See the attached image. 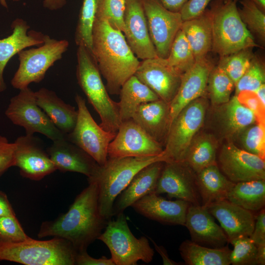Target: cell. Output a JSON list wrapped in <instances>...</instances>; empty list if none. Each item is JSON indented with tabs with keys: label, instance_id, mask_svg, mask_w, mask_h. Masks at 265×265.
I'll list each match as a JSON object with an SVG mask.
<instances>
[{
	"label": "cell",
	"instance_id": "6da1fadb",
	"mask_svg": "<svg viewBox=\"0 0 265 265\" xmlns=\"http://www.w3.org/2000/svg\"><path fill=\"white\" fill-rule=\"evenodd\" d=\"M88 181V186L77 196L65 213L41 224L37 234L39 238H64L73 244L77 252L87 250L88 246L98 239L108 220L100 212L96 182Z\"/></svg>",
	"mask_w": 265,
	"mask_h": 265
},
{
	"label": "cell",
	"instance_id": "7a4b0ae2",
	"mask_svg": "<svg viewBox=\"0 0 265 265\" xmlns=\"http://www.w3.org/2000/svg\"><path fill=\"white\" fill-rule=\"evenodd\" d=\"M92 52L101 74L106 80L108 93L119 94L123 84L134 75L140 64L123 33L112 28L106 20L95 16Z\"/></svg>",
	"mask_w": 265,
	"mask_h": 265
},
{
	"label": "cell",
	"instance_id": "3957f363",
	"mask_svg": "<svg viewBox=\"0 0 265 265\" xmlns=\"http://www.w3.org/2000/svg\"><path fill=\"white\" fill-rule=\"evenodd\" d=\"M77 56L76 77L79 85L99 114L100 126L107 132L116 133L122 122L118 103L109 96L92 53L81 45L78 46Z\"/></svg>",
	"mask_w": 265,
	"mask_h": 265
},
{
	"label": "cell",
	"instance_id": "277c9868",
	"mask_svg": "<svg viewBox=\"0 0 265 265\" xmlns=\"http://www.w3.org/2000/svg\"><path fill=\"white\" fill-rule=\"evenodd\" d=\"M164 161L162 155L147 157L108 158L88 180L96 182L98 188L100 212L109 220L112 216L114 202L134 175L145 166L156 161Z\"/></svg>",
	"mask_w": 265,
	"mask_h": 265
},
{
	"label": "cell",
	"instance_id": "5b68a950",
	"mask_svg": "<svg viewBox=\"0 0 265 265\" xmlns=\"http://www.w3.org/2000/svg\"><path fill=\"white\" fill-rule=\"evenodd\" d=\"M77 253L69 241L58 237L47 240L29 237L20 242H0V262L25 265H74Z\"/></svg>",
	"mask_w": 265,
	"mask_h": 265
},
{
	"label": "cell",
	"instance_id": "8992f818",
	"mask_svg": "<svg viewBox=\"0 0 265 265\" xmlns=\"http://www.w3.org/2000/svg\"><path fill=\"white\" fill-rule=\"evenodd\" d=\"M211 12L212 50L220 57L259 47L240 18L236 1L229 0L215 5Z\"/></svg>",
	"mask_w": 265,
	"mask_h": 265
},
{
	"label": "cell",
	"instance_id": "52a82bcc",
	"mask_svg": "<svg viewBox=\"0 0 265 265\" xmlns=\"http://www.w3.org/2000/svg\"><path fill=\"white\" fill-rule=\"evenodd\" d=\"M109 219L98 239L108 247L115 265H136L139 261L146 263L153 259L154 250L145 237L136 238L132 233L124 212Z\"/></svg>",
	"mask_w": 265,
	"mask_h": 265
},
{
	"label": "cell",
	"instance_id": "ba28073f",
	"mask_svg": "<svg viewBox=\"0 0 265 265\" xmlns=\"http://www.w3.org/2000/svg\"><path fill=\"white\" fill-rule=\"evenodd\" d=\"M207 102L201 97L186 106L172 121L164 146V162H183L204 122Z\"/></svg>",
	"mask_w": 265,
	"mask_h": 265
},
{
	"label": "cell",
	"instance_id": "9c48e42d",
	"mask_svg": "<svg viewBox=\"0 0 265 265\" xmlns=\"http://www.w3.org/2000/svg\"><path fill=\"white\" fill-rule=\"evenodd\" d=\"M69 44L67 40H56L45 35L42 45L20 52L19 66L11 80L12 86L21 90L31 83L41 81L48 70L62 58Z\"/></svg>",
	"mask_w": 265,
	"mask_h": 265
},
{
	"label": "cell",
	"instance_id": "30bf717a",
	"mask_svg": "<svg viewBox=\"0 0 265 265\" xmlns=\"http://www.w3.org/2000/svg\"><path fill=\"white\" fill-rule=\"evenodd\" d=\"M5 114L13 124L23 127L26 134L39 133L53 141L66 136L38 106L35 92L29 87L20 90L11 98Z\"/></svg>",
	"mask_w": 265,
	"mask_h": 265
},
{
	"label": "cell",
	"instance_id": "8fae6325",
	"mask_svg": "<svg viewBox=\"0 0 265 265\" xmlns=\"http://www.w3.org/2000/svg\"><path fill=\"white\" fill-rule=\"evenodd\" d=\"M75 99L78 106L77 120L72 131L66 134V138L87 153L99 165H103L108 158L109 144L116 133L107 132L97 124L80 95L77 94Z\"/></svg>",
	"mask_w": 265,
	"mask_h": 265
},
{
	"label": "cell",
	"instance_id": "7c38bea8",
	"mask_svg": "<svg viewBox=\"0 0 265 265\" xmlns=\"http://www.w3.org/2000/svg\"><path fill=\"white\" fill-rule=\"evenodd\" d=\"M149 32L158 57L166 58L183 22L179 12L166 8L159 0H142Z\"/></svg>",
	"mask_w": 265,
	"mask_h": 265
},
{
	"label": "cell",
	"instance_id": "4fadbf2b",
	"mask_svg": "<svg viewBox=\"0 0 265 265\" xmlns=\"http://www.w3.org/2000/svg\"><path fill=\"white\" fill-rule=\"evenodd\" d=\"M163 147L150 137L132 119L121 122L109 143L108 158L147 157L160 155Z\"/></svg>",
	"mask_w": 265,
	"mask_h": 265
},
{
	"label": "cell",
	"instance_id": "5bb4252c",
	"mask_svg": "<svg viewBox=\"0 0 265 265\" xmlns=\"http://www.w3.org/2000/svg\"><path fill=\"white\" fill-rule=\"evenodd\" d=\"M155 192L190 204L201 205L196 173L184 162H164Z\"/></svg>",
	"mask_w": 265,
	"mask_h": 265
},
{
	"label": "cell",
	"instance_id": "9a60e30c",
	"mask_svg": "<svg viewBox=\"0 0 265 265\" xmlns=\"http://www.w3.org/2000/svg\"><path fill=\"white\" fill-rule=\"evenodd\" d=\"M218 161L223 174L234 183L265 180V159L239 148L232 141L222 146Z\"/></svg>",
	"mask_w": 265,
	"mask_h": 265
},
{
	"label": "cell",
	"instance_id": "2e32d148",
	"mask_svg": "<svg viewBox=\"0 0 265 265\" xmlns=\"http://www.w3.org/2000/svg\"><path fill=\"white\" fill-rule=\"evenodd\" d=\"M134 75L168 104L178 90L182 76L166 58L158 56L140 61Z\"/></svg>",
	"mask_w": 265,
	"mask_h": 265
},
{
	"label": "cell",
	"instance_id": "e0dca14e",
	"mask_svg": "<svg viewBox=\"0 0 265 265\" xmlns=\"http://www.w3.org/2000/svg\"><path fill=\"white\" fill-rule=\"evenodd\" d=\"M14 143L15 166L19 168L23 177L39 181L56 170L47 150L33 135L20 136Z\"/></svg>",
	"mask_w": 265,
	"mask_h": 265
},
{
	"label": "cell",
	"instance_id": "ac0fdd59",
	"mask_svg": "<svg viewBox=\"0 0 265 265\" xmlns=\"http://www.w3.org/2000/svg\"><path fill=\"white\" fill-rule=\"evenodd\" d=\"M124 23L125 37L136 57L142 60L157 57L142 0H126Z\"/></svg>",
	"mask_w": 265,
	"mask_h": 265
},
{
	"label": "cell",
	"instance_id": "d6986e66",
	"mask_svg": "<svg viewBox=\"0 0 265 265\" xmlns=\"http://www.w3.org/2000/svg\"><path fill=\"white\" fill-rule=\"evenodd\" d=\"M207 57L196 60L181 78L178 90L169 104L171 123L180 112L193 101L204 96L208 78L213 67Z\"/></svg>",
	"mask_w": 265,
	"mask_h": 265
},
{
	"label": "cell",
	"instance_id": "ffe728a7",
	"mask_svg": "<svg viewBox=\"0 0 265 265\" xmlns=\"http://www.w3.org/2000/svg\"><path fill=\"white\" fill-rule=\"evenodd\" d=\"M185 226L189 231L192 241L205 246L218 248L229 243L227 237L207 208L190 204Z\"/></svg>",
	"mask_w": 265,
	"mask_h": 265
},
{
	"label": "cell",
	"instance_id": "44dd1931",
	"mask_svg": "<svg viewBox=\"0 0 265 265\" xmlns=\"http://www.w3.org/2000/svg\"><path fill=\"white\" fill-rule=\"evenodd\" d=\"M190 204L180 199L167 200L154 192L140 198L131 207L150 219L164 224L185 226Z\"/></svg>",
	"mask_w": 265,
	"mask_h": 265
},
{
	"label": "cell",
	"instance_id": "7402d4cb",
	"mask_svg": "<svg viewBox=\"0 0 265 265\" xmlns=\"http://www.w3.org/2000/svg\"><path fill=\"white\" fill-rule=\"evenodd\" d=\"M206 208L219 221L229 243L237 238L251 236L255 222L252 212L227 199L213 203Z\"/></svg>",
	"mask_w": 265,
	"mask_h": 265
},
{
	"label": "cell",
	"instance_id": "603a6c76",
	"mask_svg": "<svg viewBox=\"0 0 265 265\" xmlns=\"http://www.w3.org/2000/svg\"><path fill=\"white\" fill-rule=\"evenodd\" d=\"M47 152L56 167L62 172H73L90 178L99 165L87 153L66 137L53 141Z\"/></svg>",
	"mask_w": 265,
	"mask_h": 265
},
{
	"label": "cell",
	"instance_id": "cb8c5ba5",
	"mask_svg": "<svg viewBox=\"0 0 265 265\" xmlns=\"http://www.w3.org/2000/svg\"><path fill=\"white\" fill-rule=\"evenodd\" d=\"M12 33L0 39V92L6 89L3 71L9 60L21 51L31 46H39L44 42L45 35L34 30L28 31L30 26L20 18L13 21L11 25Z\"/></svg>",
	"mask_w": 265,
	"mask_h": 265
},
{
	"label": "cell",
	"instance_id": "d4e9b609",
	"mask_svg": "<svg viewBox=\"0 0 265 265\" xmlns=\"http://www.w3.org/2000/svg\"><path fill=\"white\" fill-rule=\"evenodd\" d=\"M164 161L153 162L139 170L116 198L112 216L124 211L144 196L155 191Z\"/></svg>",
	"mask_w": 265,
	"mask_h": 265
},
{
	"label": "cell",
	"instance_id": "484cf974",
	"mask_svg": "<svg viewBox=\"0 0 265 265\" xmlns=\"http://www.w3.org/2000/svg\"><path fill=\"white\" fill-rule=\"evenodd\" d=\"M132 119L164 148L171 124L169 104L160 99L143 104Z\"/></svg>",
	"mask_w": 265,
	"mask_h": 265
},
{
	"label": "cell",
	"instance_id": "4316f807",
	"mask_svg": "<svg viewBox=\"0 0 265 265\" xmlns=\"http://www.w3.org/2000/svg\"><path fill=\"white\" fill-rule=\"evenodd\" d=\"M38 106L45 112L55 127L65 134L74 128L78 118V110L68 104L56 93L46 88L35 92Z\"/></svg>",
	"mask_w": 265,
	"mask_h": 265
},
{
	"label": "cell",
	"instance_id": "83f0119b",
	"mask_svg": "<svg viewBox=\"0 0 265 265\" xmlns=\"http://www.w3.org/2000/svg\"><path fill=\"white\" fill-rule=\"evenodd\" d=\"M217 106L218 126L222 134L228 139L235 138L244 129L257 122L254 113L242 105L236 95Z\"/></svg>",
	"mask_w": 265,
	"mask_h": 265
},
{
	"label": "cell",
	"instance_id": "f1b7e54d",
	"mask_svg": "<svg viewBox=\"0 0 265 265\" xmlns=\"http://www.w3.org/2000/svg\"><path fill=\"white\" fill-rule=\"evenodd\" d=\"M201 205L227 199L235 183L230 181L220 170L217 163L211 165L196 174Z\"/></svg>",
	"mask_w": 265,
	"mask_h": 265
},
{
	"label": "cell",
	"instance_id": "f546056e",
	"mask_svg": "<svg viewBox=\"0 0 265 265\" xmlns=\"http://www.w3.org/2000/svg\"><path fill=\"white\" fill-rule=\"evenodd\" d=\"M181 29L190 45L196 61L206 57L212 48L211 9L206 10L198 17L183 21Z\"/></svg>",
	"mask_w": 265,
	"mask_h": 265
},
{
	"label": "cell",
	"instance_id": "4dcf8cb0",
	"mask_svg": "<svg viewBox=\"0 0 265 265\" xmlns=\"http://www.w3.org/2000/svg\"><path fill=\"white\" fill-rule=\"evenodd\" d=\"M118 103L121 122L132 119L137 108L142 104L157 101L159 97L134 75L122 86Z\"/></svg>",
	"mask_w": 265,
	"mask_h": 265
},
{
	"label": "cell",
	"instance_id": "1f68e13d",
	"mask_svg": "<svg viewBox=\"0 0 265 265\" xmlns=\"http://www.w3.org/2000/svg\"><path fill=\"white\" fill-rule=\"evenodd\" d=\"M181 256L187 265H229L231 250L228 244L218 247H210L192 240H184L179 248Z\"/></svg>",
	"mask_w": 265,
	"mask_h": 265
},
{
	"label": "cell",
	"instance_id": "d6a6232c",
	"mask_svg": "<svg viewBox=\"0 0 265 265\" xmlns=\"http://www.w3.org/2000/svg\"><path fill=\"white\" fill-rule=\"evenodd\" d=\"M227 200L251 212L260 211L265 204V180L235 183Z\"/></svg>",
	"mask_w": 265,
	"mask_h": 265
},
{
	"label": "cell",
	"instance_id": "836d02e7",
	"mask_svg": "<svg viewBox=\"0 0 265 265\" xmlns=\"http://www.w3.org/2000/svg\"><path fill=\"white\" fill-rule=\"evenodd\" d=\"M216 144L210 134H203L192 140L184 162L196 174L216 162Z\"/></svg>",
	"mask_w": 265,
	"mask_h": 265
},
{
	"label": "cell",
	"instance_id": "e575fe53",
	"mask_svg": "<svg viewBox=\"0 0 265 265\" xmlns=\"http://www.w3.org/2000/svg\"><path fill=\"white\" fill-rule=\"evenodd\" d=\"M235 83L218 65L213 66L208 80V90L212 104L219 106L228 102Z\"/></svg>",
	"mask_w": 265,
	"mask_h": 265
},
{
	"label": "cell",
	"instance_id": "d590c367",
	"mask_svg": "<svg viewBox=\"0 0 265 265\" xmlns=\"http://www.w3.org/2000/svg\"><path fill=\"white\" fill-rule=\"evenodd\" d=\"M166 59L169 64L181 75L189 69L196 62L190 45L181 29L174 39Z\"/></svg>",
	"mask_w": 265,
	"mask_h": 265
},
{
	"label": "cell",
	"instance_id": "8d00e7d4",
	"mask_svg": "<svg viewBox=\"0 0 265 265\" xmlns=\"http://www.w3.org/2000/svg\"><path fill=\"white\" fill-rule=\"evenodd\" d=\"M96 11V0H83L75 35L76 45H83L91 52L92 28Z\"/></svg>",
	"mask_w": 265,
	"mask_h": 265
},
{
	"label": "cell",
	"instance_id": "74e56055",
	"mask_svg": "<svg viewBox=\"0 0 265 265\" xmlns=\"http://www.w3.org/2000/svg\"><path fill=\"white\" fill-rule=\"evenodd\" d=\"M239 16L250 33L262 44L265 41V14L250 0H242Z\"/></svg>",
	"mask_w": 265,
	"mask_h": 265
},
{
	"label": "cell",
	"instance_id": "f35d334b",
	"mask_svg": "<svg viewBox=\"0 0 265 265\" xmlns=\"http://www.w3.org/2000/svg\"><path fill=\"white\" fill-rule=\"evenodd\" d=\"M252 49H246L220 57L218 65L235 84L249 67L254 57Z\"/></svg>",
	"mask_w": 265,
	"mask_h": 265
},
{
	"label": "cell",
	"instance_id": "ab89813d",
	"mask_svg": "<svg viewBox=\"0 0 265 265\" xmlns=\"http://www.w3.org/2000/svg\"><path fill=\"white\" fill-rule=\"evenodd\" d=\"M238 137L241 149L265 158V124L256 122L244 129Z\"/></svg>",
	"mask_w": 265,
	"mask_h": 265
},
{
	"label": "cell",
	"instance_id": "60d3db41",
	"mask_svg": "<svg viewBox=\"0 0 265 265\" xmlns=\"http://www.w3.org/2000/svg\"><path fill=\"white\" fill-rule=\"evenodd\" d=\"M126 0H96L95 16L107 21L114 29L125 32Z\"/></svg>",
	"mask_w": 265,
	"mask_h": 265
},
{
	"label": "cell",
	"instance_id": "b9f144b4",
	"mask_svg": "<svg viewBox=\"0 0 265 265\" xmlns=\"http://www.w3.org/2000/svg\"><path fill=\"white\" fill-rule=\"evenodd\" d=\"M234 249L230 255L233 265H257V247L249 237H241L232 241Z\"/></svg>",
	"mask_w": 265,
	"mask_h": 265
},
{
	"label": "cell",
	"instance_id": "7bdbcfd3",
	"mask_svg": "<svg viewBox=\"0 0 265 265\" xmlns=\"http://www.w3.org/2000/svg\"><path fill=\"white\" fill-rule=\"evenodd\" d=\"M265 82L264 65L254 56L248 68L235 85V95L243 90L255 91Z\"/></svg>",
	"mask_w": 265,
	"mask_h": 265
},
{
	"label": "cell",
	"instance_id": "ee69618b",
	"mask_svg": "<svg viewBox=\"0 0 265 265\" xmlns=\"http://www.w3.org/2000/svg\"><path fill=\"white\" fill-rule=\"evenodd\" d=\"M29 237L25 232L15 214L0 217V242H20Z\"/></svg>",
	"mask_w": 265,
	"mask_h": 265
},
{
	"label": "cell",
	"instance_id": "f6af8a7d",
	"mask_svg": "<svg viewBox=\"0 0 265 265\" xmlns=\"http://www.w3.org/2000/svg\"><path fill=\"white\" fill-rule=\"evenodd\" d=\"M236 96L242 105L254 113L257 122L265 124V106L254 91L243 90Z\"/></svg>",
	"mask_w": 265,
	"mask_h": 265
},
{
	"label": "cell",
	"instance_id": "bcb514c9",
	"mask_svg": "<svg viewBox=\"0 0 265 265\" xmlns=\"http://www.w3.org/2000/svg\"><path fill=\"white\" fill-rule=\"evenodd\" d=\"M15 148L14 142H9L5 137L0 135V176L15 166Z\"/></svg>",
	"mask_w": 265,
	"mask_h": 265
},
{
	"label": "cell",
	"instance_id": "7dc6e473",
	"mask_svg": "<svg viewBox=\"0 0 265 265\" xmlns=\"http://www.w3.org/2000/svg\"><path fill=\"white\" fill-rule=\"evenodd\" d=\"M211 0H187L179 12L183 21L199 16L206 10Z\"/></svg>",
	"mask_w": 265,
	"mask_h": 265
},
{
	"label": "cell",
	"instance_id": "c3c4849f",
	"mask_svg": "<svg viewBox=\"0 0 265 265\" xmlns=\"http://www.w3.org/2000/svg\"><path fill=\"white\" fill-rule=\"evenodd\" d=\"M250 238L257 246L265 243V211L262 209L257 217Z\"/></svg>",
	"mask_w": 265,
	"mask_h": 265
},
{
	"label": "cell",
	"instance_id": "681fc988",
	"mask_svg": "<svg viewBox=\"0 0 265 265\" xmlns=\"http://www.w3.org/2000/svg\"><path fill=\"white\" fill-rule=\"evenodd\" d=\"M75 265H115L111 258L103 256L100 258H94L89 255L87 250L77 252Z\"/></svg>",
	"mask_w": 265,
	"mask_h": 265
},
{
	"label": "cell",
	"instance_id": "f907efd6",
	"mask_svg": "<svg viewBox=\"0 0 265 265\" xmlns=\"http://www.w3.org/2000/svg\"><path fill=\"white\" fill-rule=\"evenodd\" d=\"M15 214L6 194L0 191V217Z\"/></svg>",
	"mask_w": 265,
	"mask_h": 265
},
{
	"label": "cell",
	"instance_id": "816d5d0a",
	"mask_svg": "<svg viewBox=\"0 0 265 265\" xmlns=\"http://www.w3.org/2000/svg\"><path fill=\"white\" fill-rule=\"evenodd\" d=\"M187 0H159L167 9L173 12H179Z\"/></svg>",
	"mask_w": 265,
	"mask_h": 265
},
{
	"label": "cell",
	"instance_id": "f5cc1de1",
	"mask_svg": "<svg viewBox=\"0 0 265 265\" xmlns=\"http://www.w3.org/2000/svg\"><path fill=\"white\" fill-rule=\"evenodd\" d=\"M66 3V0H44L43 6L49 10H55L62 8Z\"/></svg>",
	"mask_w": 265,
	"mask_h": 265
},
{
	"label": "cell",
	"instance_id": "db71d44e",
	"mask_svg": "<svg viewBox=\"0 0 265 265\" xmlns=\"http://www.w3.org/2000/svg\"><path fill=\"white\" fill-rule=\"evenodd\" d=\"M155 247L156 250L159 252L162 257L163 265H179L178 263L170 259L167 253V252L165 248L161 246H158L156 244L154 241L152 240Z\"/></svg>",
	"mask_w": 265,
	"mask_h": 265
},
{
	"label": "cell",
	"instance_id": "11a10c76",
	"mask_svg": "<svg viewBox=\"0 0 265 265\" xmlns=\"http://www.w3.org/2000/svg\"><path fill=\"white\" fill-rule=\"evenodd\" d=\"M257 247L256 262L257 265H265V243L259 245Z\"/></svg>",
	"mask_w": 265,
	"mask_h": 265
},
{
	"label": "cell",
	"instance_id": "9f6ffc18",
	"mask_svg": "<svg viewBox=\"0 0 265 265\" xmlns=\"http://www.w3.org/2000/svg\"><path fill=\"white\" fill-rule=\"evenodd\" d=\"M254 92L263 105L265 106V84H262Z\"/></svg>",
	"mask_w": 265,
	"mask_h": 265
},
{
	"label": "cell",
	"instance_id": "6f0895ef",
	"mask_svg": "<svg viewBox=\"0 0 265 265\" xmlns=\"http://www.w3.org/2000/svg\"><path fill=\"white\" fill-rule=\"evenodd\" d=\"M258 6L261 10H265V0H250Z\"/></svg>",
	"mask_w": 265,
	"mask_h": 265
},
{
	"label": "cell",
	"instance_id": "680465c9",
	"mask_svg": "<svg viewBox=\"0 0 265 265\" xmlns=\"http://www.w3.org/2000/svg\"><path fill=\"white\" fill-rule=\"evenodd\" d=\"M224 1H229V0H233V1H237V0H224Z\"/></svg>",
	"mask_w": 265,
	"mask_h": 265
},
{
	"label": "cell",
	"instance_id": "91938a15",
	"mask_svg": "<svg viewBox=\"0 0 265 265\" xmlns=\"http://www.w3.org/2000/svg\"><path fill=\"white\" fill-rule=\"evenodd\" d=\"M14 1H19L20 0H12Z\"/></svg>",
	"mask_w": 265,
	"mask_h": 265
}]
</instances>
